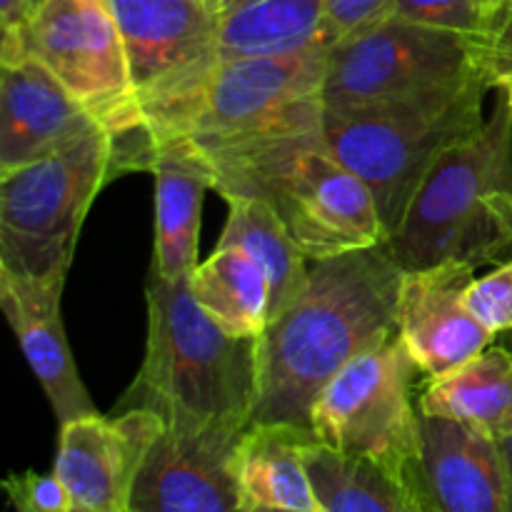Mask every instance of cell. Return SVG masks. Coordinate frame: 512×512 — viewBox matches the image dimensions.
<instances>
[{
    "mask_svg": "<svg viewBox=\"0 0 512 512\" xmlns=\"http://www.w3.org/2000/svg\"><path fill=\"white\" fill-rule=\"evenodd\" d=\"M403 275L388 243L310 260L303 290L258 338L253 423L310 430L325 385L358 355L398 333Z\"/></svg>",
    "mask_w": 512,
    "mask_h": 512,
    "instance_id": "cell-1",
    "label": "cell"
},
{
    "mask_svg": "<svg viewBox=\"0 0 512 512\" xmlns=\"http://www.w3.org/2000/svg\"><path fill=\"white\" fill-rule=\"evenodd\" d=\"M200 150L213 165L215 193L270 205L308 260L388 243L368 185L328 148L323 120Z\"/></svg>",
    "mask_w": 512,
    "mask_h": 512,
    "instance_id": "cell-2",
    "label": "cell"
},
{
    "mask_svg": "<svg viewBox=\"0 0 512 512\" xmlns=\"http://www.w3.org/2000/svg\"><path fill=\"white\" fill-rule=\"evenodd\" d=\"M145 300V360L115 410H153L165 423L248 428L260 390L258 338H238L210 320L190 278L150 273Z\"/></svg>",
    "mask_w": 512,
    "mask_h": 512,
    "instance_id": "cell-3",
    "label": "cell"
},
{
    "mask_svg": "<svg viewBox=\"0 0 512 512\" xmlns=\"http://www.w3.org/2000/svg\"><path fill=\"white\" fill-rule=\"evenodd\" d=\"M490 88L478 73L413 98L325 110V143L368 185L388 240L435 163L483 128Z\"/></svg>",
    "mask_w": 512,
    "mask_h": 512,
    "instance_id": "cell-4",
    "label": "cell"
},
{
    "mask_svg": "<svg viewBox=\"0 0 512 512\" xmlns=\"http://www.w3.org/2000/svg\"><path fill=\"white\" fill-rule=\"evenodd\" d=\"M403 270L512 255V108L500 98L493 118L435 163L393 238Z\"/></svg>",
    "mask_w": 512,
    "mask_h": 512,
    "instance_id": "cell-5",
    "label": "cell"
},
{
    "mask_svg": "<svg viewBox=\"0 0 512 512\" xmlns=\"http://www.w3.org/2000/svg\"><path fill=\"white\" fill-rule=\"evenodd\" d=\"M118 175L115 143L103 128L0 173V270L65 280L95 195Z\"/></svg>",
    "mask_w": 512,
    "mask_h": 512,
    "instance_id": "cell-6",
    "label": "cell"
},
{
    "mask_svg": "<svg viewBox=\"0 0 512 512\" xmlns=\"http://www.w3.org/2000/svg\"><path fill=\"white\" fill-rule=\"evenodd\" d=\"M20 33L25 55L40 60L110 133L118 173H150L155 143L110 0H43Z\"/></svg>",
    "mask_w": 512,
    "mask_h": 512,
    "instance_id": "cell-7",
    "label": "cell"
},
{
    "mask_svg": "<svg viewBox=\"0 0 512 512\" xmlns=\"http://www.w3.org/2000/svg\"><path fill=\"white\" fill-rule=\"evenodd\" d=\"M418 373L398 333L358 355L315 400V440L408 483L420 463V408L413 395Z\"/></svg>",
    "mask_w": 512,
    "mask_h": 512,
    "instance_id": "cell-8",
    "label": "cell"
},
{
    "mask_svg": "<svg viewBox=\"0 0 512 512\" xmlns=\"http://www.w3.org/2000/svg\"><path fill=\"white\" fill-rule=\"evenodd\" d=\"M153 143L183 135L220 65L208 0H110Z\"/></svg>",
    "mask_w": 512,
    "mask_h": 512,
    "instance_id": "cell-9",
    "label": "cell"
},
{
    "mask_svg": "<svg viewBox=\"0 0 512 512\" xmlns=\"http://www.w3.org/2000/svg\"><path fill=\"white\" fill-rule=\"evenodd\" d=\"M478 73L473 40L390 15L330 45L323 108L413 98Z\"/></svg>",
    "mask_w": 512,
    "mask_h": 512,
    "instance_id": "cell-10",
    "label": "cell"
},
{
    "mask_svg": "<svg viewBox=\"0 0 512 512\" xmlns=\"http://www.w3.org/2000/svg\"><path fill=\"white\" fill-rule=\"evenodd\" d=\"M330 45L228 60L215 68L183 135L200 148L320 123Z\"/></svg>",
    "mask_w": 512,
    "mask_h": 512,
    "instance_id": "cell-11",
    "label": "cell"
},
{
    "mask_svg": "<svg viewBox=\"0 0 512 512\" xmlns=\"http://www.w3.org/2000/svg\"><path fill=\"white\" fill-rule=\"evenodd\" d=\"M163 430L165 420L145 408L60 425L53 473L68 488L75 510L133 512L135 480Z\"/></svg>",
    "mask_w": 512,
    "mask_h": 512,
    "instance_id": "cell-12",
    "label": "cell"
},
{
    "mask_svg": "<svg viewBox=\"0 0 512 512\" xmlns=\"http://www.w3.org/2000/svg\"><path fill=\"white\" fill-rule=\"evenodd\" d=\"M245 428L165 423L135 480L133 512H243L233 455Z\"/></svg>",
    "mask_w": 512,
    "mask_h": 512,
    "instance_id": "cell-13",
    "label": "cell"
},
{
    "mask_svg": "<svg viewBox=\"0 0 512 512\" xmlns=\"http://www.w3.org/2000/svg\"><path fill=\"white\" fill-rule=\"evenodd\" d=\"M473 280V265L458 260L405 270L398 295V338L428 378L458 368L493 343L495 335L465 303Z\"/></svg>",
    "mask_w": 512,
    "mask_h": 512,
    "instance_id": "cell-14",
    "label": "cell"
},
{
    "mask_svg": "<svg viewBox=\"0 0 512 512\" xmlns=\"http://www.w3.org/2000/svg\"><path fill=\"white\" fill-rule=\"evenodd\" d=\"M410 478L435 512H510L503 448L470 425L420 413V463Z\"/></svg>",
    "mask_w": 512,
    "mask_h": 512,
    "instance_id": "cell-15",
    "label": "cell"
},
{
    "mask_svg": "<svg viewBox=\"0 0 512 512\" xmlns=\"http://www.w3.org/2000/svg\"><path fill=\"white\" fill-rule=\"evenodd\" d=\"M98 120L40 60L0 65V173L98 130Z\"/></svg>",
    "mask_w": 512,
    "mask_h": 512,
    "instance_id": "cell-16",
    "label": "cell"
},
{
    "mask_svg": "<svg viewBox=\"0 0 512 512\" xmlns=\"http://www.w3.org/2000/svg\"><path fill=\"white\" fill-rule=\"evenodd\" d=\"M65 280H35L0 270V305L58 423L95 415L65 338L60 300Z\"/></svg>",
    "mask_w": 512,
    "mask_h": 512,
    "instance_id": "cell-17",
    "label": "cell"
},
{
    "mask_svg": "<svg viewBox=\"0 0 512 512\" xmlns=\"http://www.w3.org/2000/svg\"><path fill=\"white\" fill-rule=\"evenodd\" d=\"M153 270L165 280L190 278L198 268V235L205 193L215 190L208 155L185 135L155 143Z\"/></svg>",
    "mask_w": 512,
    "mask_h": 512,
    "instance_id": "cell-18",
    "label": "cell"
},
{
    "mask_svg": "<svg viewBox=\"0 0 512 512\" xmlns=\"http://www.w3.org/2000/svg\"><path fill=\"white\" fill-rule=\"evenodd\" d=\"M313 440L310 430L295 425L253 423L245 428L233 455L243 512H323L305 463V450Z\"/></svg>",
    "mask_w": 512,
    "mask_h": 512,
    "instance_id": "cell-19",
    "label": "cell"
},
{
    "mask_svg": "<svg viewBox=\"0 0 512 512\" xmlns=\"http://www.w3.org/2000/svg\"><path fill=\"white\" fill-rule=\"evenodd\" d=\"M418 408L430 418L455 420L505 443L512 435V353L488 345L458 368L430 378L418 395Z\"/></svg>",
    "mask_w": 512,
    "mask_h": 512,
    "instance_id": "cell-20",
    "label": "cell"
},
{
    "mask_svg": "<svg viewBox=\"0 0 512 512\" xmlns=\"http://www.w3.org/2000/svg\"><path fill=\"white\" fill-rule=\"evenodd\" d=\"M220 63L333 45L323 0H248L218 15Z\"/></svg>",
    "mask_w": 512,
    "mask_h": 512,
    "instance_id": "cell-21",
    "label": "cell"
},
{
    "mask_svg": "<svg viewBox=\"0 0 512 512\" xmlns=\"http://www.w3.org/2000/svg\"><path fill=\"white\" fill-rule=\"evenodd\" d=\"M225 203L228 220L215 248H238L260 265L270 285V320H275L303 290L310 260L263 200L230 198Z\"/></svg>",
    "mask_w": 512,
    "mask_h": 512,
    "instance_id": "cell-22",
    "label": "cell"
},
{
    "mask_svg": "<svg viewBox=\"0 0 512 512\" xmlns=\"http://www.w3.org/2000/svg\"><path fill=\"white\" fill-rule=\"evenodd\" d=\"M190 290L210 320L238 338H260L270 325V285L238 248H215L190 275Z\"/></svg>",
    "mask_w": 512,
    "mask_h": 512,
    "instance_id": "cell-23",
    "label": "cell"
},
{
    "mask_svg": "<svg viewBox=\"0 0 512 512\" xmlns=\"http://www.w3.org/2000/svg\"><path fill=\"white\" fill-rule=\"evenodd\" d=\"M305 463L323 512H418L410 483L370 460L348 458L313 440Z\"/></svg>",
    "mask_w": 512,
    "mask_h": 512,
    "instance_id": "cell-24",
    "label": "cell"
},
{
    "mask_svg": "<svg viewBox=\"0 0 512 512\" xmlns=\"http://www.w3.org/2000/svg\"><path fill=\"white\" fill-rule=\"evenodd\" d=\"M493 0H395L393 15L480 43Z\"/></svg>",
    "mask_w": 512,
    "mask_h": 512,
    "instance_id": "cell-25",
    "label": "cell"
},
{
    "mask_svg": "<svg viewBox=\"0 0 512 512\" xmlns=\"http://www.w3.org/2000/svg\"><path fill=\"white\" fill-rule=\"evenodd\" d=\"M468 310L493 335L512 330V258L493 273L475 278L465 295Z\"/></svg>",
    "mask_w": 512,
    "mask_h": 512,
    "instance_id": "cell-26",
    "label": "cell"
},
{
    "mask_svg": "<svg viewBox=\"0 0 512 512\" xmlns=\"http://www.w3.org/2000/svg\"><path fill=\"white\" fill-rule=\"evenodd\" d=\"M478 63L493 88L512 85V0H495L478 43Z\"/></svg>",
    "mask_w": 512,
    "mask_h": 512,
    "instance_id": "cell-27",
    "label": "cell"
},
{
    "mask_svg": "<svg viewBox=\"0 0 512 512\" xmlns=\"http://www.w3.org/2000/svg\"><path fill=\"white\" fill-rule=\"evenodd\" d=\"M5 493L15 510L33 512H73L75 503L70 498L68 488L55 473L40 475L28 470L23 475H10L5 480Z\"/></svg>",
    "mask_w": 512,
    "mask_h": 512,
    "instance_id": "cell-28",
    "label": "cell"
},
{
    "mask_svg": "<svg viewBox=\"0 0 512 512\" xmlns=\"http://www.w3.org/2000/svg\"><path fill=\"white\" fill-rule=\"evenodd\" d=\"M333 43L390 18L395 0H323Z\"/></svg>",
    "mask_w": 512,
    "mask_h": 512,
    "instance_id": "cell-29",
    "label": "cell"
},
{
    "mask_svg": "<svg viewBox=\"0 0 512 512\" xmlns=\"http://www.w3.org/2000/svg\"><path fill=\"white\" fill-rule=\"evenodd\" d=\"M30 18V0H0V28H23Z\"/></svg>",
    "mask_w": 512,
    "mask_h": 512,
    "instance_id": "cell-30",
    "label": "cell"
},
{
    "mask_svg": "<svg viewBox=\"0 0 512 512\" xmlns=\"http://www.w3.org/2000/svg\"><path fill=\"white\" fill-rule=\"evenodd\" d=\"M500 448H503V458H505V465H508V480H510V512H512V435L505 443H500Z\"/></svg>",
    "mask_w": 512,
    "mask_h": 512,
    "instance_id": "cell-31",
    "label": "cell"
},
{
    "mask_svg": "<svg viewBox=\"0 0 512 512\" xmlns=\"http://www.w3.org/2000/svg\"><path fill=\"white\" fill-rule=\"evenodd\" d=\"M240 3H248V0H208L210 10H213V13H215V15L225 13V10L235 8V5H240Z\"/></svg>",
    "mask_w": 512,
    "mask_h": 512,
    "instance_id": "cell-32",
    "label": "cell"
},
{
    "mask_svg": "<svg viewBox=\"0 0 512 512\" xmlns=\"http://www.w3.org/2000/svg\"><path fill=\"white\" fill-rule=\"evenodd\" d=\"M408 483H410V488H413V495H415V505H418V512H435L433 508H430V503H428V500H425L423 495H420V490L415 488L413 478H408Z\"/></svg>",
    "mask_w": 512,
    "mask_h": 512,
    "instance_id": "cell-33",
    "label": "cell"
},
{
    "mask_svg": "<svg viewBox=\"0 0 512 512\" xmlns=\"http://www.w3.org/2000/svg\"><path fill=\"white\" fill-rule=\"evenodd\" d=\"M40 3H43V0H30V15L40 8Z\"/></svg>",
    "mask_w": 512,
    "mask_h": 512,
    "instance_id": "cell-34",
    "label": "cell"
},
{
    "mask_svg": "<svg viewBox=\"0 0 512 512\" xmlns=\"http://www.w3.org/2000/svg\"><path fill=\"white\" fill-rule=\"evenodd\" d=\"M503 95H505V98H508V103H510V108H512V85H510V88L503 90Z\"/></svg>",
    "mask_w": 512,
    "mask_h": 512,
    "instance_id": "cell-35",
    "label": "cell"
},
{
    "mask_svg": "<svg viewBox=\"0 0 512 512\" xmlns=\"http://www.w3.org/2000/svg\"><path fill=\"white\" fill-rule=\"evenodd\" d=\"M255 512H288V510H255Z\"/></svg>",
    "mask_w": 512,
    "mask_h": 512,
    "instance_id": "cell-36",
    "label": "cell"
},
{
    "mask_svg": "<svg viewBox=\"0 0 512 512\" xmlns=\"http://www.w3.org/2000/svg\"><path fill=\"white\" fill-rule=\"evenodd\" d=\"M18 512H33V510H18ZM73 512H88V510H73Z\"/></svg>",
    "mask_w": 512,
    "mask_h": 512,
    "instance_id": "cell-37",
    "label": "cell"
},
{
    "mask_svg": "<svg viewBox=\"0 0 512 512\" xmlns=\"http://www.w3.org/2000/svg\"><path fill=\"white\" fill-rule=\"evenodd\" d=\"M493 3H495V0H493Z\"/></svg>",
    "mask_w": 512,
    "mask_h": 512,
    "instance_id": "cell-38",
    "label": "cell"
}]
</instances>
